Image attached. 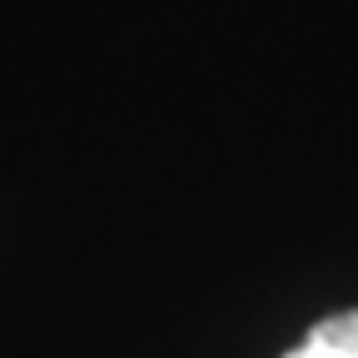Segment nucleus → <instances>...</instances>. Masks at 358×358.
<instances>
[{
	"label": "nucleus",
	"instance_id": "nucleus-1",
	"mask_svg": "<svg viewBox=\"0 0 358 358\" xmlns=\"http://www.w3.org/2000/svg\"><path fill=\"white\" fill-rule=\"evenodd\" d=\"M284 358H358V308L329 313L324 324H313L303 343H294Z\"/></svg>",
	"mask_w": 358,
	"mask_h": 358
}]
</instances>
